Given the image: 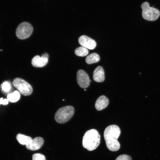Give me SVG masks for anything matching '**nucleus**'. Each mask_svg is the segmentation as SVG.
Listing matches in <instances>:
<instances>
[{"label": "nucleus", "mask_w": 160, "mask_h": 160, "mask_svg": "<svg viewBox=\"0 0 160 160\" xmlns=\"http://www.w3.org/2000/svg\"><path fill=\"white\" fill-rule=\"evenodd\" d=\"M16 138L20 144L26 145L28 144L32 139L31 137L21 134H17Z\"/></svg>", "instance_id": "nucleus-13"}, {"label": "nucleus", "mask_w": 160, "mask_h": 160, "mask_svg": "<svg viewBox=\"0 0 160 160\" xmlns=\"http://www.w3.org/2000/svg\"><path fill=\"white\" fill-rule=\"evenodd\" d=\"M33 31V27L30 23L26 22H23L17 27L16 31V36L20 39H25L31 35Z\"/></svg>", "instance_id": "nucleus-6"}, {"label": "nucleus", "mask_w": 160, "mask_h": 160, "mask_svg": "<svg viewBox=\"0 0 160 160\" xmlns=\"http://www.w3.org/2000/svg\"><path fill=\"white\" fill-rule=\"evenodd\" d=\"M74 52L75 55L78 56L84 57L88 54L89 52L87 48L82 46L76 48Z\"/></svg>", "instance_id": "nucleus-16"}, {"label": "nucleus", "mask_w": 160, "mask_h": 160, "mask_svg": "<svg viewBox=\"0 0 160 160\" xmlns=\"http://www.w3.org/2000/svg\"><path fill=\"white\" fill-rule=\"evenodd\" d=\"M116 160H132L131 157L126 154L121 155L119 156Z\"/></svg>", "instance_id": "nucleus-19"}, {"label": "nucleus", "mask_w": 160, "mask_h": 160, "mask_svg": "<svg viewBox=\"0 0 160 160\" xmlns=\"http://www.w3.org/2000/svg\"><path fill=\"white\" fill-rule=\"evenodd\" d=\"M32 160H46L45 156L41 153H35L32 155Z\"/></svg>", "instance_id": "nucleus-18"}, {"label": "nucleus", "mask_w": 160, "mask_h": 160, "mask_svg": "<svg viewBox=\"0 0 160 160\" xmlns=\"http://www.w3.org/2000/svg\"><path fill=\"white\" fill-rule=\"evenodd\" d=\"M141 7L142 9V16L144 19L154 21L158 18L160 15V11L157 8L150 7L148 2H143Z\"/></svg>", "instance_id": "nucleus-4"}, {"label": "nucleus", "mask_w": 160, "mask_h": 160, "mask_svg": "<svg viewBox=\"0 0 160 160\" xmlns=\"http://www.w3.org/2000/svg\"><path fill=\"white\" fill-rule=\"evenodd\" d=\"M20 92L15 90L13 92L8 94L7 98L9 101L11 103H15L20 99Z\"/></svg>", "instance_id": "nucleus-15"}, {"label": "nucleus", "mask_w": 160, "mask_h": 160, "mask_svg": "<svg viewBox=\"0 0 160 160\" xmlns=\"http://www.w3.org/2000/svg\"><path fill=\"white\" fill-rule=\"evenodd\" d=\"M100 60V57L97 53H92L87 56L86 58V63L89 64L97 63Z\"/></svg>", "instance_id": "nucleus-14"}, {"label": "nucleus", "mask_w": 160, "mask_h": 160, "mask_svg": "<svg viewBox=\"0 0 160 160\" xmlns=\"http://www.w3.org/2000/svg\"><path fill=\"white\" fill-rule=\"evenodd\" d=\"M8 101L7 99H3V98L1 97L0 99V104L7 105L8 103Z\"/></svg>", "instance_id": "nucleus-20"}, {"label": "nucleus", "mask_w": 160, "mask_h": 160, "mask_svg": "<svg viewBox=\"0 0 160 160\" xmlns=\"http://www.w3.org/2000/svg\"><path fill=\"white\" fill-rule=\"evenodd\" d=\"M74 112V108L72 106L68 105L61 107L58 109L55 113V119L59 123H65L71 119Z\"/></svg>", "instance_id": "nucleus-3"}, {"label": "nucleus", "mask_w": 160, "mask_h": 160, "mask_svg": "<svg viewBox=\"0 0 160 160\" xmlns=\"http://www.w3.org/2000/svg\"><path fill=\"white\" fill-rule=\"evenodd\" d=\"M77 83L81 87L86 88L90 84V80L87 74L84 71L80 69L78 71L76 74Z\"/></svg>", "instance_id": "nucleus-7"}, {"label": "nucleus", "mask_w": 160, "mask_h": 160, "mask_svg": "<svg viewBox=\"0 0 160 160\" xmlns=\"http://www.w3.org/2000/svg\"><path fill=\"white\" fill-rule=\"evenodd\" d=\"M121 133L120 128L115 125L107 127L104 132V136L108 149L113 151H118L120 148V144L117 139Z\"/></svg>", "instance_id": "nucleus-1"}, {"label": "nucleus", "mask_w": 160, "mask_h": 160, "mask_svg": "<svg viewBox=\"0 0 160 160\" xmlns=\"http://www.w3.org/2000/svg\"><path fill=\"white\" fill-rule=\"evenodd\" d=\"M13 86L22 94L24 96L31 95L33 89L31 85L24 79L20 78H16L12 81Z\"/></svg>", "instance_id": "nucleus-5"}, {"label": "nucleus", "mask_w": 160, "mask_h": 160, "mask_svg": "<svg viewBox=\"0 0 160 160\" xmlns=\"http://www.w3.org/2000/svg\"><path fill=\"white\" fill-rule=\"evenodd\" d=\"M93 77L94 80L97 82H101L104 81V71L102 66H99L95 68L93 71Z\"/></svg>", "instance_id": "nucleus-11"}, {"label": "nucleus", "mask_w": 160, "mask_h": 160, "mask_svg": "<svg viewBox=\"0 0 160 160\" xmlns=\"http://www.w3.org/2000/svg\"><path fill=\"white\" fill-rule=\"evenodd\" d=\"M78 42L82 47L90 49H94L96 46L95 41L86 35H82L79 38Z\"/></svg>", "instance_id": "nucleus-9"}, {"label": "nucleus", "mask_w": 160, "mask_h": 160, "mask_svg": "<svg viewBox=\"0 0 160 160\" xmlns=\"http://www.w3.org/2000/svg\"><path fill=\"white\" fill-rule=\"evenodd\" d=\"M100 141V135L98 131L92 129L87 131L85 133L83 138L82 145L88 151H92L98 147Z\"/></svg>", "instance_id": "nucleus-2"}, {"label": "nucleus", "mask_w": 160, "mask_h": 160, "mask_svg": "<svg viewBox=\"0 0 160 160\" xmlns=\"http://www.w3.org/2000/svg\"><path fill=\"white\" fill-rule=\"evenodd\" d=\"M44 141L42 138L36 137L32 139L31 142L26 145V148L31 151H36L39 149L44 144Z\"/></svg>", "instance_id": "nucleus-10"}, {"label": "nucleus", "mask_w": 160, "mask_h": 160, "mask_svg": "<svg viewBox=\"0 0 160 160\" xmlns=\"http://www.w3.org/2000/svg\"><path fill=\"white\" fill-rule=\"evenodd\" d=\"M84 91H86V90L85 89H84Z\"/></svg>", "instance_id": "nucleus-21"}, {"label": "nucleus", "mask_w": 160, "mask_h": 160, "mask_svg": "<svg viewBox=\"0 0 160 160\" xmlns=\"http://www.w3.org/2000/svg\"><path fill=\"white\" fill-rule=\"evenodd\" d=\"M109 102V100L105 96L102 95L96 100L95 104V108L97 111L102 110L107 107Z\"/></svg>", "instance_id": "nucleus-12"}, {"label": "nucleus", "mask_w": 160, "mask_h": 160, "mask_svg": "<svg viewBox=\"0 0 160 160\" xmlns=\"http://www.w3.org/2000/svg\"><path fill=\"white\" fill-rule=\"evenodd\" d=\"M49 55L46 53L41 57L38 55L35 56L32 59L31 64L36 67L41 68L45 66L48 62Z\"/></svg>", "instance_id": "nucleus-8"}, {"label": "nucleus", "mask_w": 160, "mask_h": 160, "mask_svg": "<svg viewBox=\"0 0 160 160\" xmlns=\"http://www.w3.org/2000/svg\"><path fill=\"white\" fill-rule=\"evenodd\" d=\"M12 86L10 82L5 81L1 85V89L5 93H8L10 92Z\"/></svg>", "instance_id": "nucleus-17"}]
</instances>
